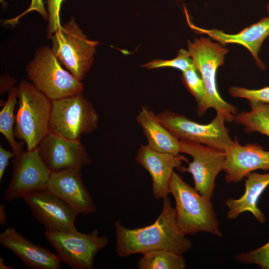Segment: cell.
Masks as SVG:
<instances>
[{"instance_id": "10", "label": "cell", "mask_w": 269, "mask_h": 269, "mask_svg": "<svg viewBox=\"0 0 269 269\" xmlns=\"http://www.w3.org/2000/svg\"><path fill=\"white\" fill-rule=\"evenodd\" d=\"M181 152L193 159L187 167L180 166V170L190 173L194 188L204 198L211 200L216 188L215 180L223 170L225 151L199 143L179 139Z\"/></svg>"}, {"instance_id": "15", "label": "cell", "mask_w": 269, "mask_h": 269, "mask_svg": "<svg viewBox=\"0 0 269 269\" xmlns=\"http://www.w3.org/2000/svg\"><path fill=\"white\" fill-rule=\"evenodd\" d=\"M135 159L150 175L152 195L156 200H163L168 196L174 169L179 168L183 161L188 162L183 155L159 152L147 145L139 147Z\"/></svg>"}, {"instance_id": "9", "label": "cell", "mask_w": 269, "mask_h": 269, "mask_svg": "<svg viewBox=\"0 0 269 269\" xmlns=\"http://www.w3.org/2000/svg\"><path fill=\"white\" fill-rule=\"evenodd\" d=\"M45 237L55 249L61 262L73 269H93L97 253L109 242L98 229L90 233L45 231Z\"/></svg>"}, {"instance_id": "4", "label": "cell", "mask_w": 269, "mask_h": 269, "mask_svg": "<svg viewBox=\"0 0 269 269\" xmlns=\"http://www.w3.org/2000/svg\"><path fill=\"white\" fill-rule=\"evenodd\" d=\"M187 45V50L205 87L204 103L199 112L203 113L209 108H213L216 112L221 113L227 122H233L238 110L221 97L216 82L217 70L224 64L228 49L218 42L212 41L210 37H201L193 42L188 41Z\"/></svg>"}, {"instance_id": "31", "label": "cell", "mask_w": 269, "mask_h": 269, "mask_svg": "<svg viewBox=\"0 0 269 269\" xmlns=\"http://www.w3.org/2000/svg\"><path fill=\"white\" fill-rule=\"evenodd\" d=\"M15 84L14 79L8 74L1 75L0 92V94H4L5 92L10 91L14 87Z\"/></svg>"}, {"instance_id": "14", "label": "cell", "mask_w": 269, "mask_h": 269, "mask_svg": "<svg viewBox=\"0 0 269 269\" xmlns=\"http://www.w3.org/2000/svg\"><path fill=\"white\" fill-rule=\"evenodd\" d=\"M225 153L223 171L227 183L241 181L258 169L269 170V150L257 143L242 145L235 137Z\"/></svg>"}, {"instance_id": "26", "label": "cell", "mask_w": 269, "mask_h": 269, "mask_svg": "<svg viewBox=\"0 0 269 269\" xmlns=\"http://www.w3.org/2000/svg\"><path fill=\"white\" fill-rule=\"evenodd\" d=\"M234 260L239 263L253 264L262 269H269V241L254 250L235 255Z\"/></svg>"}, {"instance_id": "3", "label": "cell", "mask_w": 269, "mask_h": 269, "mask_svg": "<svg viewBox=\"0 0 269 269\" xmlns=\"http://www.w3.org/2000/svg\"><path fill=\"white\" fill-rule=\"evenodd\" d=\"M17 96L14 135L25 142L27 150H31L49 132L52 100L24 80L17 87Z\"/></svg>"}, {"instance_id": "23", "label": "cell", "mask_w": 269, "mask_h": 269, "mask_svg": "<svg viewBox=\"0 0 269 269\" xmlns=\"http://www.w3.org/2000/svg\"><path fill=\"white\" fill-rule=\"evenodd\" d=\"M139 269H184L186 261L182 254L166 250L152 251L143 254L137 263Z\"/></svg>"}, {"instance_id": "27", "label": "cell", "mask_w": 269, "mask_h": 269, "mask_svg": "<svg viewBox=\"0 0 269 269\" xmlns=\"http://www.w3.org/2000/svg\"><path fill=\"white\" fill-rule=\"evenodd\" d=\"M234 98H244L249 102H261L269 104V86L259 89H248L244 87L232 86L228 91Z\"/></svg>"}, {"instance_id": "20", "label": "cell", "mask_w": 269, "mask_h": 269, "mask_svg": "<svg viewBox=\"0 0 269 269\" xmlns=\"http://www.w3.org/2000/svg\"><path fill=\"white\" fill-rule=\"evenodd\" d=\"M136 120L147 138V145L151 149L173 154L181 152L179 139L161 123L157 115L148 107L141 108Z\"/></svg>"}, {"instance_id": "16", "label": "cell", "mask_w": 269, "mask_h": 269, "mask_svg": "<svg viewBox=\"0 0 269 269\" xmlns=\"http://www.w3.org/2000/svg\"><path fill=\"white\" fill-rule=\"evenodd\" d=\"M81 169L51 172L46 189L65 201L78 214L96 212V205L84 185Z\"/></svg>"}, {"instance_id": "1", "label": "cell", "mask_w": 269, "mask_h": 269, "mask_svg": "<svg viewBox=\"0 0 269 269\" xmlns=\"http://www.w3.org/2000/svg\"><path fill=\"white\" fill-rule=\"evenodd\" d=\"M115 229L116 252L121 257L159 250L183 255L192 247L191 241L178 225L174 208L168 196L163 199L161 211L151 225L130 229L117 220Z\"/></svg>"}, {"instance_id": "7", "label": "cell", "mask_w": 269, "mask_h": 269, "mask_svg": "<svg viewBox=\"0 0 269 269\" xmlns=\"http://www.w3.org/2000/svg\"><path fill=\"white\" fill-rule=\"evenodd\" d=\"M50 39L51 49L59 62L81 81L93 63L98 42L88 38L73 17Z\"/></svg>"}, {"instance_id": "29", "label": "cell", "mask_w": 269, "mask_h": 269, "mask_svg": "<svg viewBox=\"0 0 269 269\" xmlns=\"http://www.w3.org/2000/svg\"><path fill=\"white\" fill-rule=\"evenodd\" d=\"M31 11H36L45 20H48L49 14L44 7L43 0H31L29 7L25 11L14 18L7 20L5 23L13 25L17 22L18 19L22 16Z\"/></svg>"}, {"instance_id": "17", "label": "cell", "mask_w": 269, "mask_h": 269, "mask_svg": "<svg viewBox=\"0 0 269 269\" xmlns=\"http://www.w3.org/2000/svg\"><path fill=\"white\" fill-rule=\"evenodd\" d=\"M0 243L10 250L27 268L59 269L61 261L57 255L32 243L14 228L6 227L0 234Z\"/></svg>"}, {"instance_id": "28", "label": "cell", "mask_w": 269, "mask_h": 269, "mask_svg": "<svg viewBox=\"0 0 269 269\" xmlns=\"http://www.w3.org/2000/svg\"><path fill=\"white\" fill-rule=\"evenodd\" d=\"M64 0H47V11L49 14L47 36L49 38L60 28L59 12L60 6Z\"/></svg>"}, {"instance_id": "6", "label": "cell", "mask_w": 269, "mask_h": 269, "mask_svg": "<svg viewBox=\"0 0 269 269\" xmlns=\"http://www.w3.org/2000/svg\"><path fill=\"white\" fill-rule=\"evenodd\" d=\"M99 117L82 92L52 100L49 132L72 140H80L82 134L95 131Z\"/></svg>"}, {"instance_id": "11", "label": "cell", "mask_w": 269, "mask_h": 269, "mask_svg": "<svg viewBox=\"0 0 269 269\" xmlns=\"http://www.w3.org/2000/svg\"><path fill=\"white\" fill-rule=\"evenodd\" d=\"M22 199L29 207L32 216L44 225L46 231H78L75 225L78 213L46 188L30 192Z\"/></svg>"}, {"instance_id": "34", "label": "cell", "mask_w": 269, "mask_h": 269, "mask_svg": "<svg viewBox=\"0 0 269 269\" xmlns=\"http://www.w3.org/2000/svg\"><path fill=\"white\" fill-rule=\"evenodd\" d=\"M267 10L268 13V16H269V2L267 5Z\"/></svg>"}, {"instance_id": "13", "label": "cell", "mask_w": 269, "mask_h": 269, "mask_svg": "<svg viewBox=\"0 0 269 269\" xmlns=\"http://www.w3.org/2000/svg\"><path fill=\"white\" fill-rule=\"evenodd\" d=\"M37 148L43 161L51 172L82 169L91 163L86 148L80 140L69 139L50 132L41 141Z\"/></svg>"}, {"instance_id": "21", "label": "cell", "mask_w": 269, "mask_h": 269, "mask_svg": "<svg viewBox=\"0 0 269 269\" xmlns=\"http://www.w3.org/2000/svg\"><path fill=\"white\" fill-rule=\"evenodd\" d=\"M251 109L234 116L233 121L244 126L247 133L257 132L269 137V104L249 102Z\"/></svg>"}, {"instance_id": "24", "label": "cell", "mask_w": 269, "mask_h": 269, "mask_svg": "<svg viewBox=\"0 0 269 269\" xmlns=\"http://www.w3.org/2000/svg\"><path fill=\"white\" fill-rule=\"evenodd\" d=\"M195 66L182 72L184 82L197 103L198 111L201 109L204 103L206 90L203 80Z\"/></svg>"}, {"instance_id": "2", "label": "cell", "mask_w": 269, "mask_h": 269, "mask_svg": "<svg viewBox=\"0 0 269 269\" xmlns=\"http://www.w3.org/2000/svg\"><path fill=\"white\" fill-rule=\"evenodd\" d=\"M169 191L175 201L178 225L185 235L206 232L218 237L223 236L211 200L204 198L174 171Z\"/></svg>"}, {"instance_id": "12", "label": "cell", "mask_w": 269, "mask_h": 269, "mask_svg": "<svg viewBox=\"0 0 269 269\" xmlns=\"http://www.w3.org/2000/svg\"><path fill=\"white\" fill-rule=\"evenodd\" d=\"M51 172L43 161L37 147L23 151L13 161L11 178L4 193L10 201L26 194L47 188Z\"/></svg>"}, {"instance_id": "32", "label": "cell", "mask_w": 269, "mask_h": 269, "mask_svg": "<svg viewBox=\"0 0 269 269\" xmlns=\"http://www.w3.org/2000/svg\"><path fill=\"white\" fill-rule=\"evenodd\" d=\"M0 225L1 227L6 225V215L2 205L0 206Z\"/></svg>"}, {"instance_id": "25", "label": "cell", "mask_w": 269, "mask_h": 269, "mask_svg": "<svg viewBox=\"0 0 269 269\" xmlns=\"http://www.w3.org/2000/svg\"><path fill=\"white\" fill-rule=\"evenodd\" d=\"M194 63L188 50L179 49L176 57L170 60H156L148 62L141 66L151 69L161 67H172L183 72L194 66Z\"/></svg>"}, {"instance_id": "5", "label": "cell", "mask_w": 269, "mask_h": 269, "mask_svg": "<svg viewBox=\"0 0 269 269\" xmlns=\"http://www.w3.org/2000/svg\"><path fill=\"white\" fill-rule=\"evenodd\" d=\"M28 78L51 100H58L82 92L83 84L65 70L52 49L39 47L26 67Z\"/></svg>"}, {"instance_id": "18", "label": "cell", "mask_w": 269, "mask_h": 269, "mask_svg": "<svg viewBox=\"0 0 269 269\" xmlns=\"http://www.w3.org/2000/svg\"><path fill=\"white\" fill-rule=\"evenodd\" d=\"M200 33L207 34L218 43L225 45L236 43L246 47L253 56L257 66L262 70L266 66L261 60L259 53L265 39L269 36V16L260 20L235 34H228L217 29H206L193 26Z\"/></svg>"}, {"instance_id": "19", "label": "cell", "mask_w": 269, "mask_h": 269, "mask_svg": "<svg viewBox=\"0 0 269 269\" xmlns=\"http://www.w3.org/2000/svg\"><path fill=\"white\" fill-rule=\"evenodd\" d=\"M246 177L244 194L238 199L229 198L225 201L228 209L226 218L234 220L242 213L249 212L259 223L263 224L266 221V216L257 204L260 197L269 185V172L261 174L253 171Z\"/></svg>"}, {"instance_id": "30", "label": "cell", "mask_w": 269, "mask_h": 269, "mask_svg": "<svg viewBox=\"0 0 269 269\" xmlns=\"http://www.w3.org/2000/svg\"><path fill=\"white\" fill-rule=\"evenodd\" d=\"M14 157L12 151H9L0 146V180L2 178L5 170L8 164L10 158Z\"/></svg>"}, {"instance_id": "22", "label": "cell", "mask_w": 269, "mask_h": 269, "mask_svg": "<svg viewBox=\"0 0 269 269\" xmlns=\"http://www.w3.org/2000/svg\"><path fill=\"white\" fill-rule=\"evenodd\" d=\"M17 103V87H14L9 91L7 99L3 104L0 112V132L7 141L14 157L23 151V147L25 144L24 141L17 142L15 138L14 110Z\"/></svg>"}, {"instance_id": "8", "label": "cell", "mask_w": 269, "mask_h": 269, "mask_svg": "<svg viewBox=\"0 0 269 269\" xmlns=\"http://www.w3.org/2000/svg\"><path fill=\"white\" fill-rule=\"evenodd\" d=\"M161 123L179 139L186 140L216 148L225 151L233 143L226 127L225 116L217 112L207 125L190 120L186 117L165 110L158 114Z\"/></svg>"}, {"instance_id": "33", "label": "cell", "mask_w": 269, "mask_h": 269, "mask_svg": "<svg viewBox=\"0 0 269 269\" xmlns=\"http://www.w3.org/2000/svg\"><path fill=\"white\" fill-rule=\"evenodd\" d=\"M0 269H13L14 267L12 266H7L4 264L3 259L0 258Z\"/></svg>"}]
</instances>
